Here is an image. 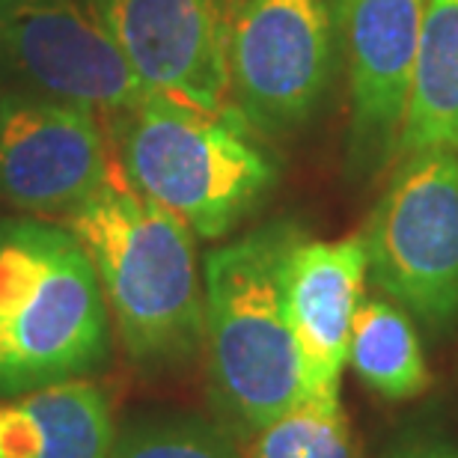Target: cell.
I'll list each match as a JSON object with an SVG mask.
<instances>
[{"label":"cell","instance_id":"obj_7","mask_svg":"<svg viewBox=\"0 0 458 458\" xmlns=\"http://www.w3.org/2000/svg\"><path fill=\"white\" fill-rule=\"evenodd\" d=\"M0 89L105 119L146 93L87 0H0Z\"/></svg>","mask_w":458,"mask_h":458},{"label":"cell","instance_id":"obj_18","mask_svg":"<svg viewBox=\"0 0 458 458\" xmlns=\"http://www.w3.org/2000/svg\"><path fill=\"white\" fill-rule=\"evenodd\" d=\"M0 123H4V89H0Z\"/></svg>","mask_w":458,"mask_h":458},{"label":"cell","instance_id":"obj_6","mask_svg":"<svg viewBox=\"0 0 458 458\" xmlns=\"http://www.w3.org/2000/svg\"><path fill=\"white\" fill-rule=\"evenodd\" d=\"M360 242L375 286L444 334L458 318V152L402 155Z\"/></svg>","mask_w":458,"mask_h":458},{"label":"cell","instance_id":"obj_5","mask_svg":"<svg viewBox=\"0 0 458 458\" xmlns=\"http://www.w3.org/2000/svg\"><path fill=\"white\" fill-rule=\"evenodd\" d=\"M233 107L283 140L322 111L343 45L340 0H224Z\"/></svg>","mask_w":458,"mask_h":458},{"label":"cell","instance_id":"obj_9","mask_svg":"<svg viewBox=\"0 0 458 458\" xmlns=\"http://www.w3.org/2000/svg\"><path fill=\"white\" fill-rule=\"evenodd\" d=\"M428 0H340L348 57V167L366 179L399 155Z\"/></svg>","mask_w":458,"mask_h":458},{"label":"cell","instance_id":"obj_12","mask_svg":"<svg viewBox=\"0 0 458 458\" xmlns=\"http://www.w3.org/2000/svg\"><path fill=\"white\" fill-rule=\"evenodd\" d=\"M107 393L87 378L0 399V458H111Z\"/></svg>","mask_w":458,"mask_h":458},{"label":"cell","instance_id":"obj_4","mask_svg":"<svg viewBox=\"0 0 458 458\" xmlns=\"http://www.w3.org/2000/svg\"><path fill=\"white\" fill-rule=\"evenodd\" d=\"M111 354V310L63 224L0 217V399L84 378Z\"/></svg>","mask_w":458,"mask_h":458},{"label":"cell","instance_id":"obj_17","mask_svg":"<svg viewBox=\"0 0 458 458\" xmlns=\"http://www.w3.org/2000/svg\"><path fill=\"white\" fill-rule=\"evenodd\" d=\"M384 458H458V441L441 432H408L387 446Z\"/></svg>","mask_w":458,"mask_h":458},{"label":"cell","instance_id":"obj_10","mask_svg":"<svg viewBox=\"0 0 458 458\" xmlns=\"http://www.w3.org/2000/svg\"><path fill=\"white\" fill-rule=\"evenodd\" d=\"M119 54L152 93L233 107L224 0H87Z\"/></svg>","mask_w":458,"mask_h":458},{"label":"cell","instance_id":"obj_1","mask_svg":"<svg viewBox=\"0 0 458 458\" xmlns=\"http://www.w3.org/2000/svg\"><path fill=\"white\" fill-rule=\"evenodd\" d=\"M102 283L128 357L149 372L179 369L206 345V292L194 233L114 173L63 215Z\"/></svg>","mask_w":458,"mask_h":458},{"label":"cell","instance_id":"obj_16","mask_svg":"<svg viewBox=\"0 0 458 458\" xmlns=\"http://www.w3.org/2000/svg\"><path fill=\"white\" fill-rule=\"evenodd\" d=\"M111 458H242L226 428L197 417H155L116 432Z\"/></svg>","mask_w":458,"mask_h":458},{"label":"cell","instance_id":"obj_8","mask_svg":"<svg viewBox=\"0 0 458 458\" xmlns=\"http://www.w3.org/2000/svg\"><path fill=\"white\" fill-rule=\"evenodd\" d=\"M114 173L98 114L4 93L0 203L30 215H66Z\"/></svg>","mask_w":458,"mask_h":458},{"label":"cell","instance_id":"obj_14","mask_svg":"<svg viewBox=\"0 0 458 458\" xmlns=\"http://www.w3.org/2000/svg\"><path fill=\"white\" fill-rule=\"evenodd\" d=\"M348 363L384 399H414L428 387L423 348L411 316L387 298L360 301Z\"/></svg>","mask_w":458,"mask_h":458},{"label":"cell","instance_id":"obj_3","mask_svg":"<svg viewBox=\"0 0 458 458\" xmlns=\"http://www.w3.org/2000/svg\"><path fill=\"white\" fill-rule=\"evenodd\" d=\"M123 179L197 238H224L277 185V161L235 107L206 111L146 89L107 119Z\"/></svg>","mask_w":458,"mask_h":458},{"label":"cell","instance_id":"obj_13","mask_svg":"<svg viewBox=\"0 0 458 458\" xmlns=\"http://www.w3.org/2000/svg\"><path fill=\"white\" fill-rule=\"evenodd\" d=\"M423 149L458 152V0H428L399 158Z\"/></svg>","mask_w":458,"mask_h":458},{"label":"cell","instance_id":"obj_2","mask_svg":"<svg viewBox=\"0 0 458 458\" xmlns=\"http://www.w3.org/2000/svg\"><path fill=\"white\" fill-rule=\"evenodd\" d=\"M304 233L271 221L206 256V354L212 402L250 437L304 399L286 304V268Z\"/></svg>","mask_w":458,"mask_h":458},{"label":"cell","instance_id":"obj_15","mask_svg":"<svg viewBox=\"0 0 458 458\" xmlns=\"http://www.w3.org/2000/svg\"><path fill=\"white\" fill-rule=\"evenodd\" d=\"M247 458H357L340 399L304 396L250 435Z\"/></svg>","mask_w":458,"mask_h":458},{"label":"cell","instance_id":"obj_11","mask_svg":"<svg viewBox=\"0 0 458 458\" xmlns=\"http://www.w3.org/2000/svg\"><path fill=\"white\" fill-rule=\"evenodd\" d=\"M369 277L360 238L310 242L301 238L289 256L286 304L295 334L304 396L340 399L352 327Z\"/></svg>","mask_w":458,"mask_h":458}]
</instances>
